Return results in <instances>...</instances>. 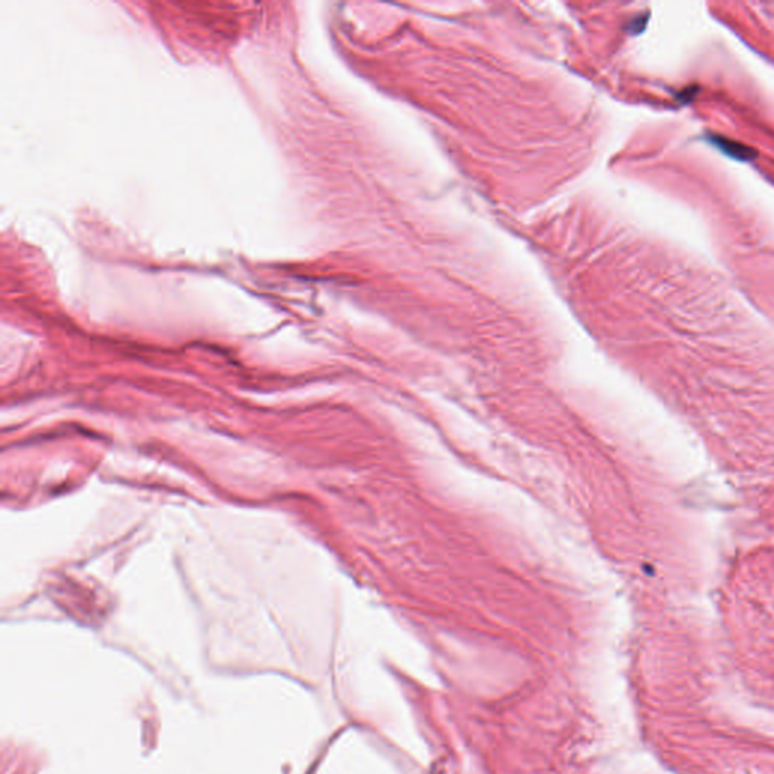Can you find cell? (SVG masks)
Wrapping results in <instances>:
<instances>
[{"mask_svg":"<svg viewBox=\"0 0 774 774\" xmlns=\"http://www.w3.org/2000/svg\"><path fill=\"white\" fill-rule=\"evenodd\" d=\"M710 143L715 148H719L721 154L729 156L730 159H735V161H740V162H750L758 156V152L754 148L734 141V139L721 137V135H710Z\"/></svg>","mask_w":774,"mask_h":774,"instance_id":"cell-1","label":"cell"}]
</instances>
